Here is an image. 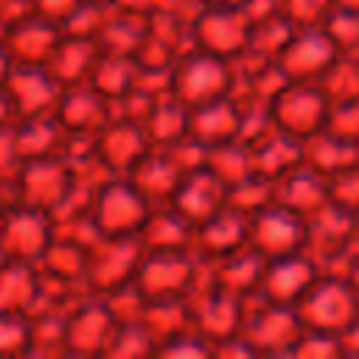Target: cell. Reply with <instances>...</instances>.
I'll return each mask as SVG.
<instances>
[{"mask_svg": "<svg viewBox=\"0 0 359 359\" xmlns=\"http://www.w3.org/2000/svg\"><path fill=\"white\" fill-rule=\"evenodd\" d=\"M39 300V266L0 255V311L31 314Z\"/></svg>", "mask_w": 359, "mask_h": 359, "instance_id": "obj_28", "label": "cell"}, {"mask_svg": "<svg viewBox=\"0 0 359 359\" xmlns=\"http://www.w3.org/2000/svg\"><path fill=\"white\" fill-rule=\"evenodd\" d=\"M331 135H339L345 140H359V98L351 101H334L325 115V126Z\"/></svg>", "mask_w": 359, "mask_h": 359, "instance_id": "obj_48", "label": "cell"}, {"mask_svg": "<svg viewBox=\"0 0 359 359\" xmlns=\"http://www.w3.org/2000/svg\"><path fill=\"white\" fill-rule=\"evenodd\" d=\"M149 149L151 143L143 126L126 118H109L95 132V154L112 177H126Z\"/></svg>", "mask_w": 359, "mask_h": 359, "instance_id": "obj_17", "label": "cell"}, {"mask_svg": "<svg viewBox=\"0 0 359 359\" xmlns=\"http://www.w3.org/2000/svg\"><path fill=\"white\" fill-rule=\"evenodd\" d=\"M292 34H294V25L283 14H272L266 20L250 22L247 50H252L258 56H266V59H278V53L283 50V45L289 42Z\"/></svg>", "mask_w": 359, "mask_h": 359, "instance_id": "obj_39", "label": "cell"}, {"mask_svg": "<svg viewBox=\"0 0 359 359\" xmlns=\"http://www.w3.org/2000/svg\"><path fill=\"white\" fill-rule=\"evenodd\" d=\"M31 353V317L0 311V356Z\"/></svg>", "mask_w": 359, "mask_h": 359, "instance_id": "obj_45", "label": "cell"}, {"mask_svg": "<svg viewBox=\"0 0 359 359\" xmlns=\"http://www.w3.org/2000/svg\"><path fill=\"white\" fill-rule=\"evenodd\" d=\"M157 353V339L154 334L143 325V320H126L118 323L112 342L107 348V356L115 359H132V356H154Z\"/></svg>", "mask_w": 359, "mask_h": 359, "instance_id": "obj_40", "label": "cell"}, {"mask_svg": "<svg viewBox=\"0 0 359 359\" xmlns=\"http://www.w3.org/2000/svg\"><path fill=\"white\" fill-rule=\"evenodd\" d=\"M143 252L146 250L137 236H98L87 250V292L104 297L123 286H132Z\"/></svg>", "mask_w": 359, "mask_h": 359, "instance_id": "obj_2", "label": "cell"}, {"mask_svg": "<svg viewBox=\"0 0 359 359\" xmlns=\"http://www.w3.org/2000/svg\"><path fill=\"white\" fill-rule=\"evenodd\" d=\"M289 356L294 359H339V337L331 331H317V328H303L294 345L289 348Z\"/></svg>", "mask_w": 359, "mask_h": 359, "instance_id": "obj_44", "label": "cell"}, {"mask_svg": "<svg viewBox=\"0 0 359 359\" xmlns=\"http://www.w3.org/2000/svg\"><path fill=\"white\" fill-rule=\"evenodd\" d=\"M118 317L109 303L98 294H87L67 311L65 323V351L70 356H107Z\"/></svg>", "mask_w": 359, "mask_h": 359, "instance_id": "obj_10", "label": "cell"}, {"mask_svg": "<svg viewBox=\"0 0 359 359\" xmlns=\"http://www.w3.org/2000/svg\"><path fill=\"white\" fill-rule=\"evenodd\" d=\"M11 67H14V62H11V56H8V50H6V42H3V36H0V84H6Z\"/></svg>", "mask_w": 359, "mask_h": 359, "instance_id": "obj_52", "label": "cell"}, {"mask_svg": "<svg viewBox=\"0 0 359 359\" xmlns=\"http://www.w3.org/2000/svg\"><path fill=\"white\" fill-rule=\"evenodd\" d=\"M188 121H191V109L168 93V95L154 101L151 112L143 121V132H146L151 146L168 149L188 135Z\"/></svg>", "mask_w": 359, "mask_h": 359, "instance_id": "obj_32", "label": "cell"}, {"mask_svg": "<svg viewBox=\"0 0 359 359\" xmlns=\"http://www.w3.org/2000/svg\"><path fill=\"white\" fill-rule=\"evenodd\" d=\"M337 337H339L342 356H359V317L353 323H348Z\"/></svg>", "mask_w": 359, "mask_h": 359, "instance_id": "obj_50", "label": "cell"}, {"mask_svg": "<svg viewBox=\"0 0 359 359\" xmlns=\"http://www.w3.org/2000/svg\"><path fill=\"white\" fill-rule=\"evenodd\" d=\"M101 3H109V0H101Z\"/></svg>", "mask_w": 359, "mask_h": 359, "instance_id": "obj_57", "label": "cell"}, {"mask_svg": "<svg viewBox=\"0 0 359 359\" xmlns=\"http://www.w3.org/2000/svg\"><path fill=\"white\" fill-rule=\"evenodd\" d=\"M323 31L331 36L339 53H359V11L334 6L323 20Z\"/></svg>", "mask_w": 359, "mask_h": 359, "instance_id": "obj_42", "label": "cell"}, {"mask_svg": "<svg viewBox=\"0 0 359 359\" xmlns=\"http://www.w3.org/2000/svg\"><path fill=\"white\" fill-rule=\"evenodd\" d=\"M53 115L65 126V132L95 135L112 118V101H107L90 81H81L62 87Z\"/></svg>", "mask_w": 359, "mask_h": 359, "instance_id": "obj_20", "label": "cell"}, {"mask_svg": "<svg viewBox=\"0 0 359 359\" xmlns=\"http://www.w3.org/2000/svg\"><path fill=\"white\" fill-rule=\"evenodd\" d=\"M14 121H17V109H14V104H11L8 93H6V87L0 84V129L11 126Z\"/></svg>", "mask_w": 359, "mask_h": 359, "instance_id": "obj_51", "label": "cell"}, {"mask_svg": "<svg viewBox=\"0 0 359 359\" xmlns=\"http://www.w3.org/2000/svg\"><path fill=\"white\" fill-rule=\"evenodd\" d=\"M3 87L17 109V118L53 112L62 93V84L50 76L45 65H14Z\"/></svg>", "mask_w": 359, "mask_h": 359, "instance_id": "obj_18", "label": "cell"}, {"mask_svg": "<svg viewBox=\"0 0 359 359\" xmlns=\"http://www.w3.org/2000/svg\"><path fill=\"white\" fill-rule=\"evenodd\" d=\"M303 163L331 177L342 168L359 165V140H345L328 129H320L303 140Z\"/></svg>", "mask_w": 359, "mask_h": 359, "instance_id": "obj_31", "label": "cell"}, {"mask_svg": "<svg viewBox=\"0 0 359 359\" xmlns=\"http://www.w3.org/2000/svg\"><path fill=\"white\" fill-rule=\"evenodd\" d=\"M182 165L177 163V157L168 151V149H160V146H151L137 163L135 168L126 174L135 188L151 202V205H165L171 202L180 180H182Z\"/></svg>", "mask_w": 359, "mask_h": 359, "instance_id": "obj_22", "label": "cell"}, {"mask_svg": "<svg viewBox=\"0 0 359 359\" xmlns=\"http://www.w3.org/2000/svg\"><path fill=\"white\" fill-rule=\"evenodd\" d=\"M135 79H137V59L135 56H126V53H104L98 56L93 73H90V84L107 98V101H115L121 98L123 93H129L135 87Z\"/></svg>", "mask_w": 359, "mask_h": 359, "instance_id": "obj_34", "label": "cell"}, {"mask_svg": "<svg viewBox=\"0 0 359 359\" xmlns=\"http://www.w3.org/2000/svg\"><path fill=\"white\" fill-rule=\"evenodd\" d=\"M154 356H165V359H202V356H213V342L191 325V328L163 339L157 345Z\"/></svg>", "mask_w": 359, "mask_h": 359, "instance_id": "obj_43", "label": "cell"}, {"mask_svg": "<svg viewBox=\"0 0 359 359\" xmlns=\"http://www.w3.org/2000/svg\"><path fill=\"white\" fill-rule=\"evenodd\" d=\"M149 34V17L143 14H129V11H118L109 6V17L98 34V48L104 53H126L135 56L137 48L143 45Z\"/></svg>", "mask_w": 359, "mask_h": 359, "instance_id": "obj_33", "label": "cell"}, {"mask_svg": "<svg viewBox=\"0 0 359 359\" xmlns=\"http://www.w3.org/2000/svg\"><path fill=\"white\" fill-rule=\"evenodd\" d=\"M306 238H309L306 216H300V213H294L278 202H272V205H266L250 216L247 244L255 252H261L266 261L280 258V255H292V252H303Z\"/></svg>", "mask_w": 359, "mask_h": 359, "instance_id": "obj_9", "label": "cell"}, {"mask_svg": "<svg viewBox=\"0 0 359 359\" xmlns=\"http://www.w3.org/2000/svg\"><path fill=\"white\" fill-rule=\"evenodd\" d=\"M168 205L177 208L196 227L227 205V185L208 165H202V168H194V171L182 174V180H180Z\"/></svg>", "mask_w": 359, "mask_h": 359, "instance_id": "obj_21", "label": "cell"}, {"mask_svg": "<svg viewBox=\"0 0 359 359\" xmlns=\"http://www.w3.org/2000/svg\"><path fill=\"white\" fill-rule=\"evenodd\" d=\"M233 90V65L224 56L208 53L202 48H188L177 56L171 67V95L188 109L224 98Z\"/></svg>", "mask_w": 359, "mask_h": 359, "instance_id": "obj_1", "label": "cell"}, {"mask_svg": "<svg viewBox=\"0 0 359 359\" xmlns=\"http://www.w3.org/2000/svg\"><path fill=\"white\" fill-rule=\"evenodd\" d=\"M56 238V224L53 216L31 208V205H11L0 213V255L25 261V264H39L48 247Z\"/></svg>", "mask_w": 359, "mask_h": 359, "instance_id": "obj_7", "label": "cell"}, {"mask_svg": "<svg viewBox=\"0 0 359 359\" xmlns=\"http://www.w3.org/2000/svg\"><path fill=\"white\" fill-rule=\"evenodd\" d=\"M143 250H191L194 247V224L168 202L154 205L137 230Z\"/></svg>", "mask_w": 359, "mask_h": 359, "instance_id": "obj_27", "label": "cell"}, {"mask_svg": "<svg viewBox=\"0 0 359 359\" xmlns=\"http://www.w3.org/2000/svg\"><path fill=\"white\" fill-rule=\"evenodd\" d=\"M0 3H3V0H0Z\"/></svg>", "mask_w": 359, "mask_h": 359, "instance_id": "obj_58", "label": "cell"}, {"mask_svg": "<svg viewBox=\"0 0 359 359\" xmlns=\"http://www.w3.org/2000/svg\"><path fill=\"white\" fill-rule=\"evenodd\" d=\"M205 165H208L227 188L236 185L238 180L255 174V168H252V149H250L244 140H227V143H222V146L208 149Z\"/></svg>", "mask_w": 359, "mask_h": 359, "instance_id": "obj_37", "label": "cell"}, {"mask_svg": "<svg viewBox=\"0 0 359 359\" xmlns=\"http://www.w3.org/2000/svg\"><path fill=\"white\" fill-rule=\"evenodd\" d=\"M191 303V320L199 334H205L210 342H222L227 337L241 334L244 325V300L210 280L202 286L194 283V289L185 294Z\"/></svg>", "mask_w": 359, "mask_h": 359, "instance_id": "obj_11", "label": "cell"}, {"mask_svg": "<svg viewBox=\"0 0 359 359\" xmlns=\"http://www.w3.org/2000/svg\"><path fill=\"white\" fill-rule=\"evenodd\" d=\"M98 56H101V48H98L95 39L62 31V39L56 42V48H53L50 59L45 62V67L50 70V76L62 87H70V84H81V81L90 79Z\"/></svg>", "mask_w": 359, "mask_h": 359, "instance_id": "obj_26", "label": "cell"}, {"mask_svg": "<svg viewBox=\"0 0 359 359\" xmlns=\"http://www.w3.org/2000/svg\"><path fill=\"white\" fill-rule=\"evenodd\" d=\"M356 317H359V300H356Z\"/></svg>", "mask_w": 359, "mask_h": 359, "instance_id": "obj_56", "label": "cell"}, {"mask_svg": "<svg viewBox=\"0 0 359 359\" xmlns=\"http://www.w3.org/2000/svg\"><path fill=\"white\" fill-rule=\"evenodd\" d=\"M250 238V216L224 205L219 213L194 227V252L202 261H219L241 250Z\"/></svg>", "mask_w": 359, "mask_h": 359, "instance_id": "obj_19", "label": "cell"}, {"mask_svg": "<svg viewBox=\"0 0 359 359\" xmlns=\"http://www.w3.org/2000/svg\"><path fill=\"white\" fill-rule=\"evenodd\" d=\"M250 149H252L255 174H261V177H266L272 182L303 163V140L289 135V132H283V129H278V126L269 135H264L261 140H255Z\"/></svg>", "mask_w": 359, "mask_h": 359, "instance_id": "obj_29", "label": "cell"}, {"mask_svg": "<svg viewBox=\"0 0 359 359\" xmlns=\"http://www.w3.org/2000/svg\"><path fill=\"white\" fill-rule=\"evenodd\" d=\"M331 8H334V0H280V11L294 28L323 25Z\"/></svg>", "mask_w": 359, "mask_h": 359, "instance_id": "obj_47", "label": "cell"}, {"mask_svg": "<svg viewBox=\"0 0 359 359\" xmlns=\"http://www.w3.org/2000/svg\"><path fill=\"white\" fill-rule=\"evenodd\" d=\"M65 135L67 132L56 121L53 112L34 115V118H17V123H14V140H17V151H20L22 160L59 154L62 143H65Z\"/></svg>", "mask_w": 359, "mask_h": 359, "instance_id": "obj_30", "label": "cell"}, {"mask_svg": "<svg viewBox=\"0 0 359 359\" xmlns=\"http://www.w3.org/2000/svg\"><path fill=\"white\" fill-rule=\"evenodd\" d=\"M275 202L309 219L328 202V177L309 163H300L275 180Z\"/></svg>", "mask_w": 359, "mask_h": 359, "instance_id": "obj_24", "label": "cell"}, {"mask_svg": "<svg viewBox=\"0 0 359 359\" xmlns=\"http://www.w3.org/2000/svg\"><path fill=\"white\" fill-rule=\"evenodd\" d=\"M339 56L331 36L323 31V25L311 28H294L283 50L278 53V67L289 81H317L325 67Z\"/></svg>", "mask_w": 359, "mask_h": 359, "instance_id": "obj_14", "label": "cell"}, {"mask_svg": "<svg viewBox=\"0 0 359 359\" xmlns=\"http://www.w3.org/2000/svg\"><path fill=\"white\" fill-rule=\"evenodd\" d=\"M73 185H76L73 168L67 165V160L62 154L22 160V165L17 168L20 202L39 208L45 213H53L65 202V196L70 194Z\"/></svg>", "mask_w": 359, "mask_h": 359, "instance_id": "obj_12", "label": "cell"}, {"mask_svg": "<svg viewBox=\"0 0 359 359\" xmlns=\"http://www.w3.org/2000/svg\"><path fill=\"white\" fill-rule=\"evenodd\" d=\"M0 36L6 42V50L14 65H45L62 39V28L34 11L6 22L0 28Z\"/></svg>", "mask_w": 359, "mask_h": 359, "instance_id": "obj_16", "label": "cell"}, {"mask_svg": "<svg viewBox=\"0 0 359 359\" xmlns=\"http://www.w3.org/2000/svg\"><path fill=\"white\" fill-rule=\"evenodd\" d=\"M356 300H359V294L351 289V283L345 278L320 272L317 280L306 289V294L294 303V311H297L303 328L339 334L348 323L356 320Z\"/></svg>", "mask_w": 359, "mask_h": 359, "instance_id": "obj_6", "label": "cell"}, {"mask_svg": "<svg viewBox=\"0 0 359 359\" xmlns=\"http://www.w3.org/2000/svg\"><path fill=\"white\" fill-rule=\"evenodd\" d=\"M328 202L348 213L359 210V165L342 168L328 177Z\"/></svg>", "mask_w": 359, "mask_h": 359, "instance_id": "obj_46", "label": "cell"}, {"mask_svg": "<svg viewBox=\"0 0 359 359\" xmlns=\"http://www.w3.org/2000/svg\"><path fill=\"white\" fill-rule=\"evenodd\" d=\"M303 323L294 306L269 303L258 294L244 300V325L241 337L255 348L258 356H289V348L300 337Z\"/></svg>", "mask_w": 359, "mask_h": 359, "instance_id": "obj_5", "label": "cell"}, {"mask_svg": "<svg viewBox=\"0 0 359 359\" xmlns=\"http://www.w3.org/2000/svg\"><path fill=\"white\" fill-rule=\"evenodd\" d=\"M87 250L90 247L81 244V241H73L67 236H56L36 266H39V272H45L50 278H59V280H67V283H84Z\"/></svg>", "mask_w": 359, "mask_h": 359, "instance_id": "obj_35", "label": "cell"}, {"mask_svg": "<svg viewBox=\"0 0 359 359\" xmlns=\"http://www.w3.org/2000/svg\"><path fill=\"white\" fill-rule=\"evenodd\" d=\"M353 219H356V233H359V210L353 213Z\"/></svg>", "mask_w": 359, "mask_h": 359, "instance_id": "obj_55", "label": "cell"}, {"mask_svg": "<svg viewBox=\"0 0 359 359\" xmlns=\"http://www.w3.org/2000/svg\"><path fill=\"white\" fill-rule=\"evenodd\" d=\"M205 6H227V8H241L244 0H202Z\"/></svg>", "mask_w": 359, "mask_h": 359, "instance_id": "obj_53", "label": "cell"}, {"mask_svg": "<svg viewBox=\"0 0 359 359\" xmlns=\"http://www.w3.org/2000/svg\"><path fill=\"white\" fill-rule=\"evenodd\" d=\"M81 3H84V0H31V11L39 14V17H45V20H50V22H56V25L62 28L65 20H67Z\"/></svg>", "mask_w": 359, "mask_h": 359, "instance_id": "obj_49", "label": "cell"}, {"mask_svg": "<svg viewBox=\"0 0 359 359\" xmlns=\"http://www.w3.org/2000/svg\"><path fill=\"white\" fill-rule=\"evenodd\" d=\"M238 132H241V107L230 95L191 109L188 135L208 149L222 146L227 140H238Z\"/></svg>", "mask_w": 359, "mask_h": 359, "instance_id": "obj_23", "label": "cell"}, {"mask_svg": "<svg viewBox=\"0 0 359 359\" xmlns=\"http://www.w3.org/2000/svg\"><path fill=\"white\" fill-rule=\"evenodd\" d=\"M317 84L331 104L359 98V53H339L317 79Z\"/></svg>", "mask_w": 359, "mask_h": 359, "instance_id": "obj_38", "label": "cell"}, {"mask_svg": "<svg viewBox=\"0 0 359 359\" xmlns=\"http://www.w3.org/2000/svg\"><path fill=\"white\" fill-rule=\"evenodd\" d=\"M140 320H143V325L154 334L157 345H160L163 339H168V337H174V334H180V331H185V328L194 325V320H191V303H188L185 294H182V297L146 300Z\"/></svg>", "mask_w": 359, "mask_h": 359, "instance_id": "obj_36", "label": "cell"}, {"mask_svg": "<svg viewBox=\"0 0 359 359\" xmlns=\"http://www.w3.org/2000/svg\"><path fill=\"white\" fill-rule=\"evenodd\" d=\"M151 208L129 177H107L93 194L90 219L101 236H137Z\"/></svg>", "mask_w": 359, "mask_h": 359, "instance_id": "obj_3", "label": "cell"}, {"mask_svg": "<svg viewBox=\"0 0 359 359\" xmlns=\"http://www.w3.org/2000/svg\"><path fill=\"white\" fill-rule=\"evenodd\" d=\"M328 107H331V101L317 81H289L269 101L275 126L300 140L311 137L314 132H320L325 126Z\"/></svg>", "mask_w": 359, "mask_h": 359, "instance_id": "obj_8", "label": "cell"}, {"mask_svg": "<svg viewBox=\"0 0 359 359\" xmlns=\"http://www.w3.org/2000/svg\"><path fill=\"white\" fill-rule=\"evenodd\" d=\"M264 264H266V258L261 252H255L250 244H244L241 250H236L219 261H205L210 283H216V286H222L238 297H250L258 292Z\"/></svg>", "mask_w": 359, "mask_h": 359, "instance_id": "obj_25", "label": "cell"}, {"mask_svg": "<svg viewBox=\"0 0 359 359\" xmlns=\"http://www.w3.org/2000/svg\"><path fill=\"white\" fill-rule=\"evenodd\" d=\"M272 202H275V182L261 174H250L227 188V205L247 216L258 213L261 208H266Z\"/></svg>", "mask_w": 359, "mask_h": 359, "instance_id": "obj_41", "label": "cell"}, {"mask_svg": "<svg viewBox=\"0 0 359 359\" xmlns=\"http://www.w3.org/2000/svg\"><path fill=\"white\" fill-rule=\"evenodd\" d=\"M199 278V258L194 250H146L132 286L146 300L182 297Z\"/></svg>", "mask_w": 359, "mask_h": 359, "instance_id": "obj_4", "label": "cell"}, {"mask_svg": "<svg viewBox=\"0 0 359 359\" xmlns=\"http://www.w3.org/2000/svg\"><path fill=\"white\" fill-rule=\"evenodd\" d=\"M334 6H339V8H351V11H359V0H334Z\"/></svg>", "mask_w": 359, "mask_h": 359, "instance_id": "obj_54", "label": "cell"}, {"mask_svg": "<svg viewBox=\"0 0 359 359\" xmlns=\"http://www.w3.org/2000/svg\"><path fill=\"white\" fill-rule=\"evenodd\" d=\"M191 34H194V48L233 59L247 48L250 20L244 17L241 8L202 6L191 22Z\"/></svg>", "mask_w": 359, "mask_h": 359, "instance_id": "obj_13", "label": "cell"}, {"mask_svg": "<svg viewBox=\"0 0 359 359\" xmlns=\"http://www.w3.org/2000/svg\"><path fill=\"white\" fill-rule=\"evenodd\" d=\"M317 275H320V266L306 252H292V255L269 258L264 264L261 283H258L255 294L269 300V303L294 306L306 294V289L317 280Z\"/></svg>", "mask_w": 359, "mask_h": 359, "instance_id": "obj_15", "label": "cell"}]
</instances>
